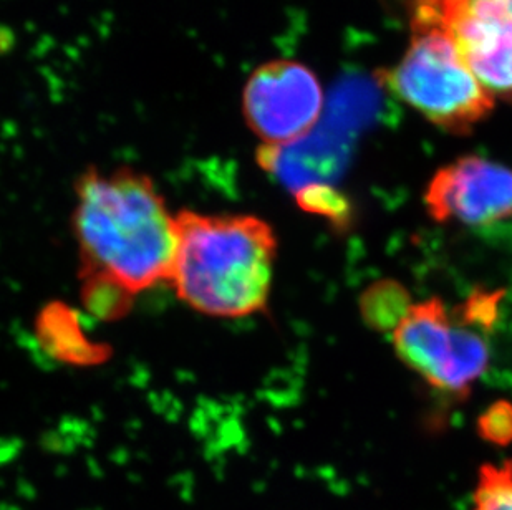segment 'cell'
Returning a JSON list of instances; mask_svg holds the SVG:
<instances>
[{
	"instance_id": "1",
	"label": "cell",
	"mask_w": 512,
	"mask_h": 510,
	"mask_svg": "<svg viewBox=\"0 0 512 510\" xmlns=\"http://www.w3.org/2000/svg\"><path fill=\"white\" fill-rule=\"evenodd\" d=\"M73 222L93 312L116 315L130 297L170 284L176 217L145 174L90 169L78 179Z\"/></svg>"
},
{
	"instance_id": "2",
	"label": "cell",
	"mask_w": 512,
	"mask_h": 510,
	"mask_svg": "<svg viewBox=\"0 0 512 510\" xmlns=\"http://www.w3.org/2000/svg\"><path fill=\"white\" fill-rule=\"evenodd\" d=\"M276 255V234L259 217L183 212L170 284L198 312L249 317L266 308Z\"/></svg>"
},
{
	"instance_id": "3",
	"label": "cell",
	"mask_w": 512,
	"mask_h": 510,
	"mask_svg": "<svg viewBox=\"0 0 512 510\" xmlns=\"http://www.w3.org/2000/svg\"><path fill=\"white\" fill-rule=\"evenodd\" d=\"M501 300L503 292H476L455 310L440 299L410 305L393 328L398 357L435 390L463 398L488 370Z\"/></svg>"
},
{
	"instance_id": "4",
	"label": "cell",
	"mask_w": 512,
	"mask_h": 510,
	"mask_svg": "<svg viewBox=\"0 0 512 510\" xmlns=\"http://www.w3.org/2000/svg\"><path fill=\"white\" fill-rule=\"evenodd\" d=\"M382 83L400 102L450 135H469L498 100L479 82L455 42L435 25L410 24V42Z\"/></svg>"
},
{
	"instance_id": "5",
	"label": "cell",
	"mask_w": 512,
	"mask_h": 510,
	"mask_svg": "<svg viewBox=\"0 0 512 510\" xmlns=\"http://www.w3.org/2000/svg\"><path fill=\"white\" fill-rule=\"evenodd\" d=\"M410 24L443 30L479 82L512 106V0H410Z\"/></svg>"
},
{
	"instance_id": "6",
	"label": "cell",
	"mask_w": 512,
	"mask_h": 510,
	"mask_svg": "<svg viewBox=\"0 0 512 510\" xmlns=\"http://www.w3.org/2000/svg\"><path fill=\"white\" fill-rule=\"evenodd\" d=\"M324 110L319 78L304 63L271 60L257 68L242 93V111L264 146L294 145L315 130Z\"/></svg>"
},
{
	"instance_id": "7",
	"label": "cell",
	"mask_w": 512,
	"mask_h": 510,
	"mask_svg": "<svg viewBox=\"0 0 512 510\" xmlns=\"http://www.w3.org/2000/svg\"><path fill=\"white\" fill-rule=\"evenodd\" d=\"M438 222L488 226L512 217V169L479 156H463L436 171L425 194Z\"/></svg>"
},
{
	"instance_id": "8",
	"label": "cell",
	"mask_w": 512,
	"mask_h": 510,
	"mask_svg": "<svg viewBox=\"0 0 512 510\" xmlns=\"http://www.w3.org/2000/svg\"><path fill=\"white\" fill-rule=\"evenodd\" d=\"M410 297L401 285L380 282L363 295L360 307L368 325L378 330L397 327L401 317L410 307Z\"/></svg>"
},
{
	"instance_id": "9",
	"label": "cell",
	"mask_w": 512,
	"mask_h": 510,
	"mask_svg": "<svg viewBox=\"0 0 512 510\" xmlns=\"http://www.w3.org/2000/svg\"><path fill=\"white\" fill-rule=\"evenodd\" d=\"M471 510H512V461L481 467Z\"/></svg>"
},
{
	"instance_id": "10",
	"label": "cell",
	"mask_w": 512,
	"mask_h": 510,
	"mask_svg": "<svg viewBox=\"0 0 512 510\" xmlns=\"http://www.w3.org/2000/svg\"><path fill=\"white\" fill-rule=\"evenodd\" d=\"M295 199L304 211L327 217L335 226H345L350 221L347 198L329 183L309 184L295 193Z\"/></svg>"
},
{
	"instance_id": "11",
	"label": "cell",
	"mask_w": 512,
	"mask_h": 510,
	"mask_svg": "<svg viewBox=\"0 0 512 510\" xmlns=\"http://www.w3.org/2000/svg\"><path fill=\"white\" fill-rule=\"evenodd\" d=\"M479 434L489 443L506 446L512 443V405L511 403H496L486 409L479 418Z\"/></svg>"
}]
</instances>
